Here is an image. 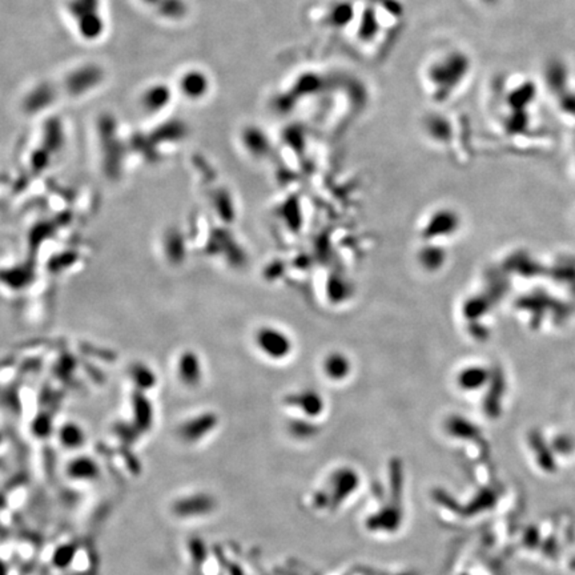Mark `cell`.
Returning a JSON list of instances; mask_svg holds the SVG:
<instances>
[{
  "mask_svg": "<svg viewBox=\"0 0 575 575\" xmlns=\"http://www.w3.org/2000/svg\"><path fill=\"white\" fill-rule=\"evenodd\" d=\"M0 575H6V572H4V566H3V562L0 561Z\"/></svg>",
  "mask_w": 575,
  "mask_h": 575,
  "instance_id": "obj_9",
  "label": "cell"
},
{
  "mask_svg": "<svg viewBox=\"0 0 575 575\" xmlns=\"http://www.w3.org/2000/svg\"><path fill=\"white\" fill-rule=\"evenodd\" d=\"M446 260V249L440 242H425L417 252L418 266L430 275L440 272Z\"/></svg>",
  "mask_w": 575,
  "mask_h": 575,
  "instance_id": "obj_4",
  "label": "cell"
},
{
  "mask_svg": "<svg viewBox=\"0 0 575 575\" xmlns=\"http://www.w3.org/2000/svg\"><path fill=\"white\" fill-rule=\"evenodd\" d=\"M458 219L451 209L440 208L433 211L421 228V237L425 242H440L450 237L458 228Z\"/></svg>",
  "mask_w": 575,
  "mask_h": 575,
  "instance_id": "obj_2",
  "label": "cell"
},
{
  "mask_svg": "<svg viewBox=\"0 0 575 575\" xmlns=\"http://www.w3.org/2000/svg\"><path fill=\"white\" fill-rule=\"evenodd\" d=\"M288 404L289 407L298 409L302 414H305V417L309 418L318 417L325 409L324 398L313 389H302L291 394L288 397Z\"/></svg>",
  "mask_w": 575,
  "mask_h": 575,
  "instance_id": "obj_5",
  "label": "cell"
},
{
  "mask_svg": "<svg viewBox=\"0 0 575 575\" xmlns=\"http://www.w3.org/2000/svg\"><path fill=\"white\" fill-rule=\"evenodd\" d=\"M320 371L329 382L342 384L348 381L353 374L352 358L344 351H329L321 358Z\"/></svg>",
  "mask_w": 575,
  "mask_h": 575,
  "instance_id": "obj_3",
  "label": "cell"
},
{
  "mask_svg": "<svg viewBox=\"0 0 575 575\" xmlns=\"http://www.w3.org/2000/svg\"><path fill=\"white\" fill-rule=\"evenodd\" d=\"M253 344L256 351L273 364L288 361L295 353L293 337L275 324L260 325L253 333Z\"/></svg>",
  "mask_w": 575,
  "mask_h": 575,
  "instance_id": "obj_1",
  "label": "cell"
},
{
  "mask_svg": "<svg viewBox=\"0 0 575 575\" xmlns=\"http://www.w3.org/2000/svg\"><path fill=\"white\" fill-rule=\"evenodd\" d=\"M68 474L77 481H93L99 476V466L91 458H77L68 466Z\"/></svg>",
  "mask_w": 575,
  "mask_h": 575,
  "instance_id": "obj_7",
  "label": "cell"
},
{
  "mask_svg": "<svg viewBox=\"0 0 575 575\" xmlns=\"http://www.w3.org/2000/svg\"><path fill=\"white\" fill-rule=\"evenodd\" d=\"M481 369L476 368H465L460 371L457 376V385H460L462 389H473L478 385V377H481Z\"/></svg>",
  "mask_w": 575,
  "mask_h": 575,
  "instance_id": "obj_8",
  "label": "cell"
},
{
  "mask_svg": "<svg viewBox=\"0 0 575 575\" xmlns=\"http://www.w3.org/2000/svg\"><path fill=\"white\" fill-rule=\"evenodd\" d=\"M213 509V501L205 494H193L180 498L173 505V513L180 518L205 516Z\"/></svg>",
  "mask_w": 575,
  "mask_h": 575,
  "instance_id": "obj_6",
  "label": "cell"
}]
</instances>
